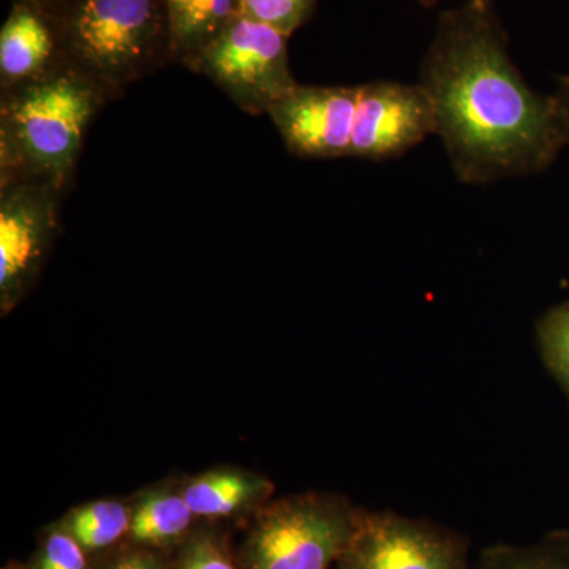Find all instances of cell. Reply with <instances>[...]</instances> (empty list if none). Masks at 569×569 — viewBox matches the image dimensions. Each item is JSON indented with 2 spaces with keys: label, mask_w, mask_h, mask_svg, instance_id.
I'll use <instances>...</instances> for the list:
<instances>
[{
  "label": "cell",
  "mask_w": 569,
  "mask_h": 569,
  "mask_svg": "<svg viewBox=\"0 0 569 569\" xmlns=\"http://www.w3.org/2000/svg\"><path fill=\"white\" fill-rule=\"evenodd\" d=\"M11 2H17V0H11ZM26 2L36 3V6H41V3L47 2V0H26Z\"/></svg>",
  "instance_id": "cell-23"
},
{
  "label": "cell",
  "mask_w": 569,
  "mask_h": 569,
  "mask_svg": "<svg viewBox=\"0 0 569 569\" xmlns=\"http://www.w3.org/2000/svg\"><path fill=\"white\" fill-rule=\"evenodd\" d=\"M104 569H164L159 560L144 552L126 553Z\"/></svg>",
  "instance_id": "cell-20"
},
{
  "label": "cell",
  "mask_w": 569,
  "mask_h": 569,
  "mask_svg": "<svg viewBox=\"0 0 569 569\" xmlns=\"http://www.w3.org/2000/svg\"><path fill=\"white\" fill-rule=\"evenodd\" d=\"M63 61L47 13L36 3L13 2L0 31V91L36 80Z\"/></svg>",
  "instance_id": "cell-10"
},
{
  "label": "cell",
  "mask_w": 569,
  "mask_h": 569,
  "mask_svg": "<svg viewBox=\"0 0 569 569\" xmlns=\"http://www.w3.org/2000/svg\"><path fill=\"white\" fill-rule=\"evenodd\" d=\"M241 0H164L171 63L192 69L201 52L234 21Z\"/></svg>",
  "instance_id": "cell-11"
},
{
  "label": "cell",
  "mask_w": 569,
  "mask_h": 569,
  "mask_svg": "<svg viewBox=\"0 0 569 569\" xmlns=\"http://www.w3.org/2000/svg\"><path fill=\"white\" fill-rule=\"evenodd\" d=\"M359 511L347 500L307 493L258 516L244 548L246 569H331L353 535Z\"/></svg>",
  "instance_id": "cell-4"
},
{
  "label": "cell",
  "mask_w": 569,
  "mask_h": 569,
  "mask_svg": "<svg viewBox=\"0 0 569 569\" xmlns=\"http://www.w3.org/2000/svg\"><path fill=\"white\" fill-rule=\"evenodd\" d=\"M130 518L132 512L118 501H96L77 509L66 530L84 550L107 549L129 533Z\"/></svg>",
  "instance_id": "cell-15"
},
{
  "label": "cell",
  "mask_w": 569,
  "mask_h": 569,
  "mask_svg": "<svg viewBox=\"0 0 569 569\" xmlns=\"http://www.w3.org/2000/svg\"><path fill=\"white\" fill-rule=\"evenodd\" d=\"M193 516L186 497L153 493L133 509L129 535L141 545H170L189 530Z\"/></svg>",
  "instance_id": "cell-13"
},
{
  "label": "cell",
  "mask_w": 569,
  "mask_h": 569,
  "mask_svg": "<svg viewBox=\"0 0 569 569\" xmlns=\"http://www.w3.org/2000/svg\"><path fill=\"white\" fill-rule=\"evenodd\" d=\"M0 92V183L37 181L66 192L107 93L67 61Z\"/></svg>",
  "instance_id": "cell-2"
},
{
  "label": "cell",
  "mask_w": 569,
  "mask_h": 569,
  "mask_svg": "<svg viewBox=\"0 0 569 569\" xmlns=\"http://www.w3.org/2000/svg\"><path fill=\"white\" fill-rule=\"evenodd\" d=\"M559 92L561 96L567 97L569 100V77L568 74H563V77L559 78Z\"/></svg>",
  "instance_id": "cell-21"
},
{
  "label": "cell",
  "mask_w": 569,
  "mask_h": 569,
  "mask_svg": "<svg viewBox=\"0 0 569 569\" xmlns=\"http://www.w3.org/2000/svg\"><path fill=\"white\" fill-rule=\"evenodd\" d=\"M63 58L108 99L171 63L164 0H47Z\"/></svg>",
  "instance_id": "cell-3"
},
{
  "label": "cell",
  "mask_w": 569,
  "mask_h": 569,
  "mask_svg": "<svg viewBox=\"0 0 569 569\" xmlns=\"http://www.w3.org/2000/svg\"><path fill=\"white\" fill-rule=\"evenodd\" d=\"M418 2L421 3L422 7L430 9V7L437 6L440 0H418Z\"/></svg>",
  "instance_id": "cell-22"
},
{
  "label": "cell",
  "mask_w": 569,
  "mask_h": 569,
  "mask_svg": "<svg viewBox=\"0 0 569 569\" xmlns=\"http://www.w3.org/2000/svg\"><path fill=\"white\" fill-rule=\"evenodd\" d=\"M358 93L359 86L296 84L268 116L295 156L350 157Z\"/></svg>",
  "instance_id": "cell-9"
},
{
  "label": "cell",
  "mask_w": 569,
  "mask_h": 569,
  "mask_svg": "<svg viewBox=\"0 0 569 569\" xmlns=\"http://www.w3.org/2000/svg\"><path fill=\"white\" fill-rule=\"evenodd\" d=\"M287 33L238 14L192 66L242 111L268 114L298 82L290 70Z\"/></svg>",
  "instance_id": "cell-5"
},
{
  "label": "cell",
  "mask_w": 569,
  "mask_h": 569,
  "mask_svg": "<svg viewBox=\"0 0 569 569\" xmlns=\"http://www.w3.org/2000/svg\"><path fill=\"white\" fill-rule=\"evenodd\" d=\"M63 192L50 183H0V302L11 309L39 271L59 228Z\"/></svg>",
  "instance_id": "cell-7"
},
{
  "label": "cell",
  "mask_w": 569,
  "mask_h": 569,
  "mask_svg": "<svg viewBox=\"0 0 569 569\" xmlns=\"http://www.w3.org/2000/svg\"><path fill=\"white\" fill-rule=\"evenodd\" d=\"M437 133L432 102L419 84L372 81L359 86L350 157L397 159Z\"/></svg>",
  "instance_id": "cell-8"
},
{
  "label": "cell",
  "mask_w": 569,
  "mask_h": 569,
  "mask_svg": "<svg viewBox=\"0 0 569 569\" xmlns=\"http://www.w3.org/2000/svg\"><path fill=\"white\" fill-rule=\"evenodd\" d=\"M471 569H569V531H552L529 546H492Z\"/></svg>",
  "instance_id": "cell-14"
},
{
  "label": "cell",
  "mask_w": 569,
  "mask_h": 569,
  "mask_svg": "<svg viewBox=\"0 0 569 569\" xmlns=\"http://www.w3.org/2000/svg\"><path fill=\"white\" fill-rule=\"evenodd\" d=\"M269 486L260 479L220 471L198 478L183 492L194 516L220 518L252 507L254 501L268 496Z\"/></svg>",
  "instance_id": "cell-12"
},
{
  "label": "cell",
  "mask_w": 569,
  "mask_h": 569,
  "mask_svg": "<svg viewBox=\"0 0 569 569\" xmlns=\"http://www.w3.org/2000/svg\"><path fill=\"white\" fill-rule=\"evenodd\" d=\"M84 552L69 531H52L41 549L37 569H88Z\"/></svg>",
  "instance_id": "cell-19"
},
{
  "label": "cell",
  "mask_w": 569,
  "mask_h": 569,
  "mask_svg": "<svg viewBox=\"0 0 569 569\" xmlns=\"http://www.w3.org/2000/svg\"><path fill=\"white\" fill-rule=\"evenodd\" d=\"M539 356L567 397L569 407V301L550 307L538 320Z\"/></svg>",
  "instance_id": "cell-16"
},
{
  "label": "cell",
  "mask_w": 569,
  "mask_h": 569,
  "mask_svg": "<svg viewBox=\"0 0 569 569\" xmlns=\"http://www.w3.org/2000/svg\"><path fill=\"white\" fill-rule=\"evenodd\" d=\"M318 0H241L239 14L293 36L312 20Z\"/></svg>",
  "instance_id": "cell-17"
},
{
  "label": "cell",
  "mask_w": 569,
  "mask_h": 569,
  "mask_svg": "<svg viewBox=\"0 0 569 569\" xmlns=\"http://www.w3.org/2000/svg\"><path fill=\"white\" fill-rule=\"evenodd\" d=\"M178 569H239L227 546L212 535H197L183 546Z\"/></svg>",
  "instance_id": "cell-18"
},
{
  "label": "cell",
  "mask_w": 569,
  "mask_h": 569,
  "mask_svg": "<svg viewBox=\"0 0 569 569\" xmlns=\"http://www.w3.org/2000/svg\"><path fill=\"white\" fill-rule=\"evenodd\" d=\"M418 84L462 182L541 173L569 144V100L527 84L493 0H463L440 14Z\"/></svg>",
  "instance_id": "cell-1"
},
{
  "label": "cell",
  "mask_w": 569,
  "mask_h": 569,
  "mask_svg": "<svg viewBox=\"0 0 569 569\" xmlns=\"http://www.w3.org/2000/svg\"><path fill=\"white\" fill-rule=\"evenodd\" d=\"M337 569H471L462 535L392 511H359Z\"/></svg>",
  "instance_id": "cell-6"
}]
</instances>
